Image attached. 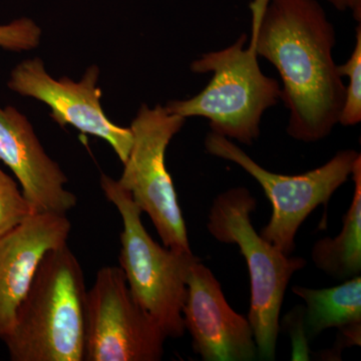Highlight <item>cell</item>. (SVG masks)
Masks as SVG:
<instances>
[{"label": "cell", "instance_id": "1", "mask_svg": "<svg viewBox=\"0 0 361 361\" xmlns=\"http://www.w3.org/2000/svg\"><path fill=\"white\" fill-rule=\"evenodd\" d=\"M250 9L258 56L281 78L287 134L299 142L324 140L338 123L345 97L334 59V25L317 0H252Z\"/></svg>", "mask_w": 361, "mask_h": 361}, {"label": "cell", "instance_id": "2", "mask_svg": "<svg viewBox=\"0 0 361 361\" xmlns=\"http://www.w3.org/2000/svg\"><path fill=\"white\" fill-rule=\"evenodd\" d=\"M87 291L68 244L45 254L2 341L13 361H84Z\"/></svg>", "mask_w": 361, "mask_h": 361}, {"label": "cell", "instance_id": "3", "mask_svg": "<svg viewBox=\"0 0 361 361\" xmlns=\"http://www.w3.org/2000/svg\"><path fill=\"white\" fill-rule=\"evenodd\" d=\"M190 68L212 78L196 96L169 102V113L205 118L212 132L252 146L265 111L281 101V85L261 71L254 39L248 42L242 33L230 47L202 54Z\"/></svg>", "mask_w": 361, "mask_h": 361}, {"label": "cell", "instance_id": "4", "mask_svg": "<svg viewBox=\"0 0 361 361\" xmlns=\"http://www.w3.org/2000/svg\"><path fill=\"white\" fill-rule=\"evenodd\" d=\"M257 201L247 188L228 189L214 199L207 229L221 243L234 244L245 258L250 275L248 319L258 348V357H276L279 317L285 292L292 276L307 262L285 255L258 234L251 222Z\"/></svg>", "mask_w": 361, "mask_h": 361}, {"label": "cell", "instance_id": "5", "mask_svg": "<svg viewBox=\"0 0 361 361\" xmlns=\"http://www.w3.org/2000/svg\"><path fill=\"white\" fill-rule=\"evenodd\" d=\"M101 187L122 218L120 268L130 293L167 338L184 336L186 278L198 257L157 243L142 224L141 209L118 180L103 174Z\"/></svg>", "mask_w": 361, "mask_h": 361}, {"label": "cell", "instance_id": "6", "mask_svg": "<svg viewBox=\"0 0 361 361\" xmlns=\"http://www.w3.org/2000/svg\"><path fill=\"white\" fill-rule=\"evenodd\" d=\"M207 153L232 161L254 178L272 205L269 222L260 235L285 255L295 250V237L306 218L320 205H327L337 190L348 182L360 154L342 149L322 167L299 175H281L266 170L232 140L211 130L205 137Z\"/></svg>", "mask_w": 361, "mask_h": 361}, {"label": "cell", "instance_id": "7", "mask_svg": "<svg viewBox=\"0 0 361 361\" xmlns=\"http://www.w3.org/2000/svg\"><path fill=\"white\" fill-rule=\"evenodd\" d=\"M186 123V118L169 113L166 106L142 104L130 129L133 145L118 185L148 214L163 245L190 253L186 223L174 183L166 166L169 144Z\"/></svg>", "mask_w": 361, "mask_h": 361}, {"label": "cell", "instance_id": "8", "mask_svg": "<svg viewBox=\"0 0 361 361\" xmlns=\"http://www.w3.org/2000/svg\"><path fill=\"white\" fill-rule=\"evenodd\" d=\"M166 339L135 300L122 269L97 271L87 291L84 361H159Z\"/></svg>", "mask_w": 361, "mask_h": 361}, {"label": "cell", "instance_id": "9", "mask_svg": "<svg viewBox=\"0 0 361 361\" xmlns=\"http://www.w3.org/2000/svg\"><path fill=\"white\" fill-rule=\"evenodd\" d=\"M99 66H92L75 82L68 78L54 80L45 71L42 59H26L11 71L9 89L23 97H33L51 108V118L61 127L73 126L82 134L94 135L110 144L123 164L133 145L130 128L109 120L102 108V90L97 87Z\"/></svg>", "mask_w": 361, "mask_h": 361}, {"label": "cell", "instance_id": "10", "mask_svg": "<svg viewBox=\"0 0 361 361\" xmlns=\"http://www.w3.org/2000/svg\"><path fill=\"white\" fill-rule=\"evenodd\" d=\"M183 307L195 353L205 361H252L258 348L248 317L233 310L222 286L200 259L190 266Z\"/></svg>", "mask_w": 361, "mask_h": 361}, {"label": "cell", "instance_id": "11", "mask_svg": "<svg viewBox=\"0 0 361 361\" xmlns=\"http://www.w3.org/2000/svg\"><path fill=\"white\" fill-rule=\"evenodd\" d=\"M71 230L66 214L32 213L0 237V341L11 331L45 254L66 245Z\"/></svg>", "mask_w": 361, "mask_h": 361}, {"label": "cell", "instance_id": "12", "mask_svg": "<svg viewBox=\"0 0 361 361\" xmlns=\"http://www.w3.org/2000/svg\"><path fill=\"white\" fill-rule=\"evenodd\" d=\"M0 161L13 171L33 212L66 214L77 206L63 171L45 153L32 123L11 106L0 108Z\"/></svg>", "mask_w": 361, "mask_h": 361}, {"label": "cell", "instance_id": "13", "mask_svg": "<svg viewBox=\"0 0 361 361\" xmlns=\"http://www.w3.org/2000/svg\"><path fill=\"white\" fill-rule=\"evenodd\" d=\"M292 291L306 304L304 325L307 338H314L330 329H337L342 334H361L360 275L331 288L296 285Z\"/></svg>", "mask_w": 361, "mask_h": 361}, {"label": "cell", "instance_id": "14", "mask_svg": "<svg viewBox=\"0 0 361 361\" xmlns=\"http://www.w3.org/2000/svg\"><path fill=\"white\" fill-rule=\"evenodd\" d=\"M355 193L336 238L325 237L313 246L311 258L316 268L337 281H345L361 273V156L351 175Z\"/></svg>", "mask_w": 361, "mask_h": 361}, {"label": "cell", "instance_id": "15", "mask_svg": "<svg viewBox=\"0 0 361 361\" xmlns=\"http://www.w3.org/2000/svg\"><path fill=\"white\" fill-rule=\"evenodd\" d=\"M342 78H348L345 85V97L338 123L353 127L361 122V25L355 30V44L353 54L343 65L337 66Z\"/></svg>", "mask_w": 361, "mask_h": 361}, {"label": "cell", "instance_id": "16", "mask_svg": "<svg viewBox=\"0 0 361 361\" xmlns=\"http://www.w3.org/2000/svg\"><path fill=\"white\" fill-rule=\"evenodd\" d=\"M33 212L13 178L0 169V237L20 224Z\"/></svg>", "mask_w": 361, "mask_h": 361}, {"label": "cell", "instance_id": "17", "mask_svg": "<svg viewBox=\"0 0 361 361\" xmlns=\"http://www.w3.org/2000/svg\"><path fill=\"white\" fill-rule=\"evenodd\" d=\"M42 30L30 18H20L0 25V47L11 51H30L39 47Z\"/></svg>", "mask_w": 361, "mask_h": 361}, {"label": "cell", "instance_id": "18", "mask_svg": "<svg viewBox=\"0 0 361 361\" xmlns=\"http://www.w3.org/2000/svg\"><path fill=\"white\" fill-rule=\"evenodd\" d=\"M286 323L292 339V360H307V336L304 325V307L297 306L286 316Z\"/></svg>", "mask_w": 361, "mask_h": 361}, {"label": "cell", "instance_id": "19", "mask_svg": "<svg viewBox=\"0 0 361 361\" xmlns=\"http://www.w3.org/2000/svg\"><path fill=\"white\" fill-rule=\"evenodd\" d=\"M338 11H350L353 18L361 23V0H327Z\"/></svg>", "mask_w": 361, "mask_h": 361}]
</instances>
